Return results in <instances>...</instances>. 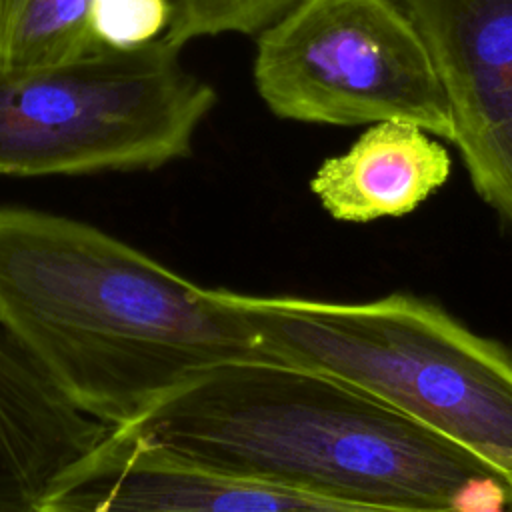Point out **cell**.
<instances>
[{
    "instance_id": "obj_1",
    "label": "cell",
    "mask_w": 512,
    "mask_h": 512,
    "mask_svg": "<svg viewBox=\"0 0 512 512\" xmlns=\"http://www.w3.org/2000/svg\"><path fill=\"white\" fill-rule=\"evenodd\" d=\"M0 326L108 428L222 364L264 358L222 290L92 224L22 206H0Z\"/></svg>"
},
{
    "instance_id": "obj_2",
    "label": "cell",
    "mask_w": 512,
    "mask_h": 512,
    "mask_svg": "<svg viewBox=\"0 0 512 512\" xmlns=\"http://www.w3.org/2000/svg\"><path fill=\"white\" fill-rule=\"evenodd\" d=\"M246 478L386 512H500L502 480L472 454L332 376L268 358L222 364L130 424Z\"/></svg>"
},
{
    "instance_id": "obj_3",
    "label": "cell",
    "mask_w": 512,
    "mask_h": 512,
    "mask_svg": "<svg viewBox=\"0 0 512 512\" xmlns=\"http://www.w3.org/2000/svg\"><path fill=\"white\" fill-rule=\"evenodd\" d=\"M268 360L342 380L484 462L512 510V356L434 302L222 290Z\"/></svg>"
},
{
    "instance_id": "obj_4",
    "label": "cell",
    "mask_w": 512,
    "mask_h": 512,
    "mask_svg": "<svg viewBox=\"0 0 512 512\" xmlns=\"http://www.w3.org/2000/svg\"><path fill=\"white\" fill-rule=\"evenodd\" d=\"M216 100L164 38L0 68V176L160 168L190 154Z\"/></svg>"
},
{
    "instance_id": "obj_5",
    "label": "cell",
    "mask_w": 512,
    "mask_h": 512,
    "mask_svg": "<svg viewBox=\"0 0 512 512\" xmlns=\"http://www.w3.org/2000/svg\"><path fill=\"white\" fill-rule=\"evenodd\" d=\"M252 72L284 120L408 122L454 138L428 50L394 0H300L258 34Z\"/></svg>"
},
{
    "instance_id": "obj_6",
    "label": "cell",
    "mask_w": 512,
    "mask_h": 512,
    "mask_svg": "<svg viewBox=\"0 0 512 512\" xmlns=\"http://www.w3.org/2000/svg\"><path fill=\"white\" fill-rule=\"evenodd\" d=\"M446 94L476 194L512 224V0H394Z\"/></svg>"
},
{
    "instance_id": "obj_7",
    "label": "cell",
    "mask_w": 512,
    "mask_h": 512,
    "mask_svg": "<svg viewBox=\"0 0 512 512\" xmlns=\"http://www.w3.org/2000/svg\"><path fill=\"white\" fill-rule=\"evenodd\" d=\"M34 512H386L246 478L112 428Z\"/></svg>"
},
{
    "instance_id": "obj_8",
    "label": "cell",
    "mask_w": 512,
    "mask_h": 512,
    "mask_svg": "<svg viewBox=\"0 0 512 512\" xmlns=\"http://www.w3.org/2000/svg\"><path fill=\"white\" fill-rule=\"evenodd\" d=\"M110 430L68 402L0 326V512H34Z\"/></svg>"
},
{
    "instance_id": "obj_9",
    "label": "cell",
    "mask_w": 512,
    "mask_h": 512,
    "mask_svg": "<svg viewBox=\"0 0 512 512\" xmlns=\"http://www.w3.org/2000/svg\"><path fill=\"white\" fill-rule=\"evenodd\" d=\"M452 160L430 132L408 122L370 124L354 144L326 158L310 180L322 208L342 222L398 218L448 180Z\"/></svg>"
},
{
    "instance_id": "obj_10",
    "label": "cell",
    "mask_w": 512,
    "mask_h": 512,
    "mask_svg": "<svg viewBox=\"0 0 512 512\" xmlns=\"http://www.w3.org/2000/svg\"><path fill=\"white\" fill-rule=\"evenodd\" d=\"M92 0H0V68L42 66L102 48Z\"/></svg>"
},
{
    "instance_id": "obj_11",
    "label": "cell",
    "mask_w": 512,
    "mask_h": 512,
    "mask_svg": "<svg viewBox=\"0 0 512 512\" xmlns=\"http://www.w3.org/2000/svg\"><path fill=\"white\" fill-rule=\"evenodd\" d=\"M300 0H168L164 40L182 48L202 36L260 34Z\"/></svg>"
},
{
    "instance_id": "obj_12",
    "label": "cell",
    "mask_w": 512,
    "mask_h": 512,
    "mask_svg": "<svg viewBox=\"0 0 512 512\" xmlns=\"http://www.w3.org/2000/svg\"><path fill=\"white\" fill-rule=\"evenodd\" d=\"M168 0H92L90 28L106 48H136L164 36Z\"/></svg>"
}]
</instances>
